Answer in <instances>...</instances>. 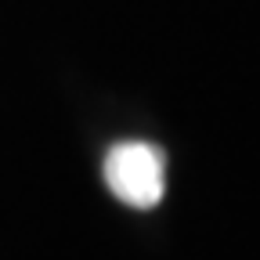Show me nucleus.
<instances>
[{
    "label": "nucleus",
    "instance_id": "1",
    "mask_svg": "<svg viewBox=\"0 0 260 260\" xmlns=\"http://www.w3.org/2000/svg\"><path fill=\"white\" fill-rule=\"evenodd\" d=\"M105 184L119 203L152 210L167 191V159L148 141H119L105 155Z\"/></svg>",
    "mask_w": 260,
    "mask_h": 260
}]
</instances>
